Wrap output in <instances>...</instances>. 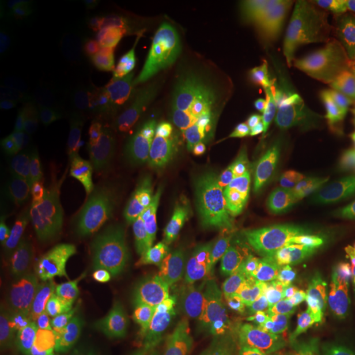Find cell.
<instances>
[{"instance_id":"1","label":"cell","mask_w":355,"mask_h":355,"mask_svg":"<svg viewBox=\"0 0 355 355\" xmlns=\"http://www.w3.org/2000/svg\"><path fill=\"white\" fill-rule=\"evenodd\" d=\"M182 148L203 182L221 190L237 186L247 150L241 114L229 103L196 101L182 121Z\"/></svg>"},{"instance_id":"2","label":"cell","mask_w":355,"mask_h":355,"mask_svg":"<svg viewBox=\"0 0 355 355\" xmlns=\"http://www.w3.org/2000/svg\"><path fill=\"white\" fill-rule=\"evenodd\" d=\"M340 322L342 316L312 261L268 272V334L312 340L328 336Z\"/></svg>"},{"instance_id":"3","label":"cell","mask_w":355,"mask_h":355,"mask_svg":"<svg viewBox=\"0 0 355 355\" xmlns=\"http://www.w3.org/2000/svg\"><path fill=\"white\" fill-rule=\"evenodd\" d=\"M103 310L113 322H146L166 326L170 298L160 277L150 266L135 259H114L101 279Z\"/></svg>"},{"instance_id":"4","label":"cell","mask_w":355,"mask_h":355,"mask_svg":"<svg viewBox=\"0 0 355 355\" xmlns=\"http://www.w3.org/2000/svg\"><path fill=\"white\" fill-rule=\"evenodd\" d=\"M288 121L302 140L345 144L355 130V83L310 85L298 91Z\"/></svg>"},{"instance_id":"5","label":"cell","mask_w":355,"mask_h":355,"mask_svg":"<svg viewBox=\"0 0 355 355\" xmlns=\"http://www.w3.org/2000/svg\"><path fill=\"white\" fill-rule=\"evenodd\" d=\"M282 200L302 214L328 216L343 209L342 160L331 164H306L298 158L270 172Z\"/></svg>"},{"instance_id":"6","label":"cell","mask_w":355,"mask_h":355,"mask_svg":"<svg viewBox=\"0 0 355 355\" xmlns=\"http://www.w3.org/2000/svg\"><path fill=\"white\" fill-rule=\"evenodd\" d=\"M219 310L233 330L261 334L268 328V270L251 263L229 268L217 292Z\"/></svg>"},{"instance_id":"7","label":"cell","mask_w":355,"mask_h":355,"mask_svg":"<svg viewBox=\"0 0 355 355\" xmlns=\"http://www.w3.org/2000/svg\"><path fill=\"white\" fill-rule=\"evenodd\" d=\"M0 286L2 300L16 298L50 308L73 304L83 296L77 280L14 257H2L0 261Z\"/></svg>"},{"instance_id":"8","label":"cell","mask_w":355,"mask_h":355,"mask_svg":"<svg viewBox=\"0 0 355 355\" xmlns=\"http://www.w3.org/2000/svg\"><path fill=\"white\" fill-rule=\"evenodd\" d=\"M10 257L44 266L51 272L77 280L85 261L77 247L64 235L48 229H22L10 239Z\"/></svg>"},{"instance_id":"9","label":"cell","mask_w":355,"mask_h":355,"mask_svg":"<svg viewBox=\"0 0 355 355\" xmlns=\"http://www.w3.org/2000/svg\"><path fill=\"white\" fill-rule=\"evenodd\" d=\"M330 291L342 320L355 316V235L338 233L312 261Z\"/></svg>"},{"instance_id":"10","label":"cell","mask_w":355,"mask_h":355,"mask_svg":"<svg viewBox=\"0 0 355 355\" xmlns=\"http://www.w3.org/2000/svg\"><path fill=\"white\" fill-rule=\"evenodd\" d=\"M302 137L292 125L279 116H263L254 123L247 139V150L257 164L275 172L298 154Z\"/></svg>"},{"instance_id":"11","label":"cell","mask_w":355,"mask_h":355,"mask_svg":"<svg viewBox=\"0 0 355 355\" xmlns=\"http://www.w3.org/2000/svg\"><path fill=\"white\" fill-rule=\"evenodd\" d=\"M97 34L99 28L93 20V14H89V16H73L42 26L38 30L30 32V40L42 53L50 58H64L91 46Z\"/></svg>"},{"instance_id":"12","label":"cell","mask_w":355,"mask_h":355,"mask_svg":"<svg viewBox=\"0 0 355 355\" xmlns=\"http://www.w3.org/2000/svg\"><path fill=\"white\" fill-rule=\"evenodd\" d=\"M119 355H184L182 338L166 326L146 322H113Z\"/></svg>"},{"instance_id":"13","label":"cell","mask_w":355,"mask_h":355,"mask_svg":"<svg viewBox=\"0 0 355 355\" xmlns=\"http://www.w3.org/2000/svg\"><path fill=\"white\" fill-rule=\"evenodd\" d=\"M76 355H119L113 320L95 304L79 306L73 314Z\"/></svg>"},{"instance_id":"14","label":"cell","mask_w":355,"mask_h":355,"mask_svg":"<svg viewBox=\"0 0 355 355\" xmlns=\"http://www.w3.org/2000/svg\"><path fill=\"white\" fill-rule=\"evenodd\" d=\"M34 116L28 103L14 91L4 89L0 99V158L2 162L12 160L22 153L32 137Z\"/></svg>"},{"instance_id":"15","label":"cell","mask_w":355,"mask_h":355,"mask_svg":"<svg viewBox=\"0 0 355 355\" xmlns=\"http://www.w3.org/2000/svg\"><path fill=\"white\" fill-rule=\"evenodd\" d=\"M312 62V50L284 48L266 58L263 65L265 81L282 95H296L304 89L306 76Z\"/></svg>"},{"instance_id":"16","label":"cell","mask_w":355,"mask_h":355,"mask_svg":"<svg viewBox=\"0 0 355 355\" xmlns=\"http://www.w3.org/2000/svg\"><path fill=\"white\" fill-rule=\"evenodd\" d=\"M326 83H355V48L324 46L312 50L304 87Z\"/></svg>"},{"instance_id":"17","label":"cell","mask_w":355,"mask_h":355,"mask_svg":"<svg viewBox=\"0 0 355 355\" xmlns=\"http://www.w3.org/2000/svg\"><path fill=\"white\" fill-rule=\"evenodd\" d=\"M97 4L85 0H28L22 6V20L30 28V32L42 26L73 18V16H89L95 14Z\"/></svg>"},{"instance_id":"18","label":"cell","mask_w":355,"mask_h":355,"mask_svg":"<svg viewBox=\"0 0 355 355\" xmlns=\"http://www.w3.org/2000/svg\"><path fill=\"white\" fill-rule=\"evenodd\" d=\"M50 306L28 302V300H2L0 306V324L6 330H26L44 324L50 318Z\"/></svg>"},{"instance_id":"19","label":"cell","mask_w":355,"mask_h":355,"mask_svg":"<svg viewBox=\"0 0 355 355\" xmlns=\"http://www.w3.org/2000/svg\"><path fill=\"white\" fill-rule=\"evenodd\" d=\"M298 2L291 0H254L253 12L259 18V24L265 28L284 24L292 14L296 12Z\"/></svg>"},{"instance_id":"20","label":"cell","mask_w":355,"mask_h":355,"mask_svg":"<svg viewBox=\"0 0 355 355\" xmlns=\"http://www.w3.org/2000/svg\"><path fill=\"white\" fill-rule=\"evenodd\" d=\"M343 144H334V142H318V140H302L300 150L294 158L306 164H331L342 160Z\"/></svg>"},{"instance_id":"21","label":"cell","mask_w":355,"mask_h":355,"mask_svg":"<svg viewBox=\"0 0 355 355\" xmlns=\"http://www.w3.org/2000/svg\"><path fill=\"white\" fill-rule=\"evenodd\" d=\"M50 355H76V324L69 318L53 336Z\"/></svg>"},{"instance_id":"22","label":"cell","mask_w":355,"mask_h":355,"mask_svg":"<svg viewBox=\"0 0 355 355\" xmlns=\"http://www.w3.org/2000/svg\"><path fill=\"white\" fill-rule=\"evenodd\" d=\"M340 233L355 235V188L349 202L343 205L342 214H340Z\"/></svg>"},{"instance_id":"23","label":"cell","mask_w":355,"mask_h":355,"mask_svg":"<svg viewBox=\"0 0 355 355\" xmlns=\"http://www.w3.org/2000/svg\"><path fill=\"white\" fill-rule=\"evenodd\" d=\"M211 355H251V352L245 345H241V343H235L227 340V342L219 343L216 347V352Z\"/></svg>"},{"instance_id":"24","label":"cell","mask_w":355,"mask_h":355,"mask_svg":"<svg viewBox=\"0 0 355 355\" xmlns=\"http://www.w3.org/2000/svg\"><path fill=\"white\" fill-rule=\"evenodd\" d=\"M354 355H355V352H354Z\"/></svg>"}]
</instances>
